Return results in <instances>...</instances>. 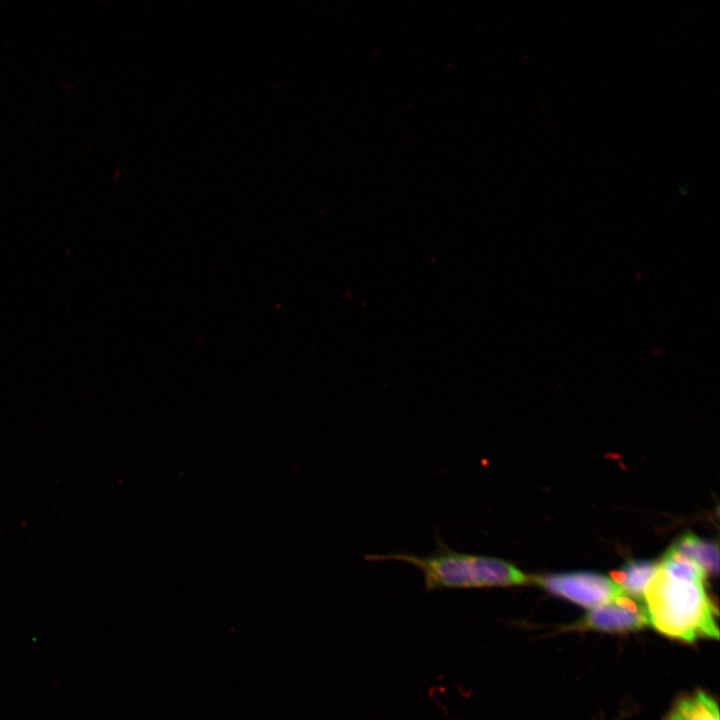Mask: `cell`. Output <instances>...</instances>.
<instances>
[{"mask_svg":"<svg viewBox=\"0 0 720 720\" xmlns=\"http://www.w3.org/2000/svg\"><path fill=\"white\" fill-rule=\"evenodd\" d=\"M671 547L697 562L706 574L718 573L719 549L716 543L700 539L687 531L678 537Z\"/></svg>","mask_w":720,"mask_h":720,"instance_id":"obj_6","label":"cell"},{"mask_svg":"<svg viewBox=\"0 0 720 720\" xmlns=\"http://www.w3.org/2000/svg\"><path fill=\"white\" fill-rule=\"evenodd\" d=\"M530 581L554 595L590 609L622 592L611 578L591 571L545 574L530 577Z\"/></svg>","mask_w":720,"mask_h":720,"instance_id":"obj_3","label":"cell"},{"mask_svg":"<svg viewBox=\"0 0 720 720\" xmlns=\"http://www.w3.org/2000/svg\"><path fill=\"white\" fill-rule=\"evenodd\" d=\"M656 569L657 564L652 561L630 560L619 571L615 572L611 579L624 593L643 598Z\"/></svg>","mask_w":720,"mask_h":720,"instance_id":"obj_7","label":"cell"},{"mask_svg":"<svg viewBox=\"0 0 720 720\" xmlns=\"http://www.w3.org/2000/svg\"><path fill=\"white\" fill-rule=\"evenodd\" d=\"M649 625L643 598L620 592L608 602L591 608L573 625L577 630L625 633Z\"/></svg>","mask_w":720,"mask_h":720,"instance_id":"obj_4","label":"cell"},{"mask_svg":"<svg viewBox=\"0 0 720 720\" xmlns=\"http://www.w3.org/2000/svg\"><path fill=\"white\" fill-rule=\"evenodd\" d=\"M435 550L425 556L401 551L369 554L368 561H401L416 567L423 575L426 591L519 586L530 577L512 562L480 554L456 551L435 537Z\"/></svg>","mask_w":720,"mask_h":720,"instance_id":"obj_2","label":"cell"},{"mask_svg":"<svg viewBox=\"0 0 720 720\" xmlns=\"http://www.w3.org/2000/svg\"><path fill=\"white\" fill-rule=\"evenodd\" d=\"M665 720H719L718 703L703 690L680 697Z\"/></svg>","mask_w":720,"mask_h":720,"instance_id":"obj_5","label":"cell"},{"mask_svg":"<svg viewBox=\"0 0 720 720\" xmlns=\"http://www.w3.org/2000/svg\"><path fill=\"white\" fill-rule=\"evenodd\" d=\"M704 580L675 575L657 565L643 596L649 624L659 633L687 643L701 638L718 640V610Z\"/></svg>","mask_w":720,"mask_h":720,"instance_id":"obj_1","label":"cell"}]
</instances>
